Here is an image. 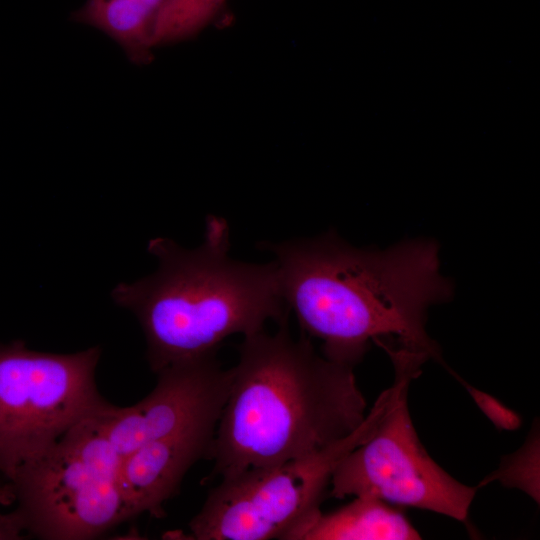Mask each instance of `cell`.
Listing matches in <instances>:
<instances>
[{
	"label": "cell",
	"mask_w": 540,
	"mask_h": 540,
	"mask_svg": "<svg viewBox=\"0 0 540 540\" xmlns=\"http://www.w3.org/2000/svg\"><path fill=\"white\" fill-rule=\"evenodd\" d=\"M167 0H87L73 19L113 39L136 63L149 59L156 18Z\"/></svg>",
	"instance_id": "cell-11"
},
{
	"label": "cell",
	"mask_w": 540,
	"mask_h": 540,
	"mask_svg": "<svg viewBox=\"0 0 540 540\" xmlns=\"http://www.w3.org/2000/svg\"><path fill=\"white\" fill-rule=\"evenodd\" d=\"M245 336L208 458L212 474L231 478L326 449L367 415L354 367L320 355L287 322Z\"/></svg>",
	"instance_id": "cell-2"
},
{
	"label": "cell",
	"mask_w": 540,
	"mask_h": 540,
	"mask_svg": "<svg viewBox=\"0 0 540 540\" xmlns=\"http://www.w3.org/2000/svg\"><path fill=\"white\" fill-rule=\"evenodd\" d=\"M384 405L380 395L359 428L326 449L221 479L180 538L288 540L320 511L337 464L369 435Z\"/></svg>",
	"instance_id": "cell-7"
},
{
	"label": "cell",
	"mask_w": 540,
	"mask_h": 540,
	"mask_svg": "<svg viewBox=\"0 0 540 540\" xmlns=\"http://www.w3.org/2000/svg\"><path fill=\"white\" fill-rule=\"evenodd\" d=\"M121 463L95 418L75 424L9 483L25 532L43 540H89L132 519Z\"/></svg>",
	"instance_id": "cell-4"
},
{
	"label": "cell",
	"mask_w": 540,
	"mask_h": 540,
	"mask_svg": "<svg viewBox=\"0 0 540 540\" xmlns=\"http://www.w3.org/2000/svg\"><path fill=\"white\" fill-rule=\"evenodd\" d=\"M390 358L395 377L385 406L369 435L337 464L330 496H371L465 521L477 488L459 482L431 458L409 413V384L425 361L405 354Z\"/></svg>",
	"instance_id": "cell-6"
},
{
	"label": "cell",
	"mask_w": 540,
	"mask_h": 540,
	"mask_svg": "<svg viewBox=\"0 0 540 540\" xmlns=\"http://www.w3.org/2000/svg\"><path fill=\"white\" fill-rule=\"evenodd\" d=\"M99 346L70 354L41 352L17 340L0 344V478L8 484L75 424L111 411L95 372Z\"/></svg>",
	"instance_id": "cell-5"
},
{
	"label": "cell",
	"mask_w": 540,
	"mask_h": 540,
	"mask_svg": "<svg viewBox=\"0 0 540 540\" xmlns=\"http://www.w3.org/2000/svg\"><path fill=\"white\" fill-rule=\"evenodd\" d=\"M217 424H207L149 442L122 459L120 485L132 519L164 516V504L189 469L207 457Z\"/></svg>",
	"instance_id": "cell-9"
},
{
	"label": "cell",
	"mask_w": 540,
	"mask_h": 540,
	"mask_svg": "<svg viewBox=\"0 0 540 540\" xmlns=\"http://www.w3.org/2000/svg\"><path fill=\"white\" fill-rule=\"evenodd\" d=\"M420 534L397 508L371 496H356L330 513L321 510L294 531L291 540H412Z\"/></svg>",
	"instance_id": "cell-10"
},
{
	"label": "cell",
	"mask_w": 540,
	"mask_h": 540,
	"mask_svg": "<svg viewBox=\"0 0 540 540\" xmlns=\"http://www.w3.org/2000/svg\"><path fill=\"white\" fill-rule=\"evenodd\" d=\"M229 249L227 222L210 215L200 246L188 250L168 238L151 239L157 271L113 289L114 302L142 327L153 372L215 355L226 338L257 333L269 320L287 322L275 261H237Z\"/></svg>",
	"instance_id": "cell-3"
},
{
	"label": "cell",
	"mask_w": 540,
	"mask_h": 540,
	"mask_svg": "<svg viewBox=\"0 0 540 540\" xmlns=\"http://www.w3.org/2000/svg\"><path fill=\"white\" fill-rule=\"evenodd\" d=\"M24 532L23 522L15 509L9 513L0 511V540H19Z\"/></svg>",
	"instance_id": "cell-13"
},
{
	"label": "cell",
	"mask_w": 540,
	"mask_h": 540,
	"mask_svg": "<svg viewBox=\"0 0 540 540\" xmlns=\"http://www.w3.org/2000/svg\"><path fill=\"white\" fill-rule=\"evenodd\" d=\"M274 253L281 293L322 354L355 366L372 342L387 353L439 358L425 330L431 305L453 286L440 273L433 240H409L385 250L360 249L333 231L315 239L265 246Z\"/></svg>",
	"instance_id": "cell-1"
},
{
	"label": "cell",
	"mask_w": 540,
	"mask_h": 540,
	"mask_svg": "<svg viewBox=\"0 0 540 540\" xmlns=\"http://www.w3.org/2000/svg\"><path fill=\"white\" fill-rule=\"evenodd\" d=\"M156 374L154 389L141 401L95 417L122 459L149 442L217 424L232 373L210 355L168 365Z\"/></svg>",
	"instance_id": "cell-8"
},
{
	"label": "cell",
	"mask_w": 540,
	"mask_h": 540,
	"mask_svg": "<svg viewBox=\"0 0 540 540\" xmlns=\"http://www.w3.org/2000/svg\"><path fill=\"white\" fill-rule=\"evenodd\" d=\"M14 501L10 485L0 478V504L9 505Z\"/></svg>",
	"instance_id": "cell-14"
},
{
	"label": "cell",
	"mask_w": 540,
	"mask_h": 540,
	"mask_svg": "<svg viewBox=\"0 0 540 540\" xmlns=\"http://www.w3.org/2000/svg\"><path fill=\"white\" fill-rule=\"evenodd\" d=\"M225 0H167L151 35V46L185 40L202 30L217 15Z\"/></svg>",
	"instance_id": "cell-12"
}]
</instances>
